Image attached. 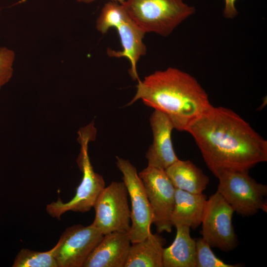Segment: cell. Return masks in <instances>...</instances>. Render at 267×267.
<instances>
[{
  "label": "cell",
  "mask_w": 267,
  "mask_h": 267,
  "mask_svg": "<svg viewBox=\"0 0 267 267\" xmlns=\"http://www.w3.org/2000/svg\"><path fill=\"white\" fill-rule=\"evenodd\" d=\"M128 192L124 181H112L97 197L93 208L92 224L103 235L115 231L128 232L131 227V210Z\"/></svg>",
  "instance_id": "obj_7"
},
{
  "label": "cell",
  "mask_w": 267,
  "mask_h": 267,
  "mask_svg": "<svg viewBox=\"0 0 267 267\" xmlns=\"http://www.w3.org/2000/svg\"><path fill=\"white\" fill-rule=\"evenodd\" d=\"M186 132L217 178L225 171L249 172L267 161V141L230 109L213 106Z\"/></svg>",
  "instance_id": "obj_1"
},
{
  "label": "cell",
  "mask_w": 267,
  "mask_h": 267,
  "mask_svg": "<svg viewBox=\"0 0 267 267\" xmlns=\"http://www.w3.org/2000/svg\"><path fill=\"white\" fill-rule=\"evenodd\" d=\"M58 243L50 250L45 252L36 251L22 249L17 254L13 267H58L56 253Z\"/></svg>",
  "instance_id": "obj_18"
},
{
  "label": "cell",
  "mask_w": 267,
  "mask_h": 267,
  "mask_svg": "<svg viewBox=\"0 0 267 267\" xmlns=\"http://www.w3.org/2000/svg\"><path fill=\"white\" fill-rule=\"evenodd\" d=\"M103 235L92 223L66 228L58 241L55 259L58 267H83Z\"/></svg>",
  "instance_id": "obj_11"
},
{
  "label": "cell",
  "mask_w": 267,
  "mask_h": 267,
  "mask_svg": "<svg viewBox=\"0 0 267 267\" xmlns=\"http://www.w3.org/2000/svg\"><path fill=\"white\" fill-rule=\"evenodd\" d=\"M131 244L128 232L104 234L83 267H124Z\"/></svg>",
  "instance_id": "obj_13"
},
{
  "label": "cell",
  "mask_w": 267,
  "mask_h": 267,
  "mask_svg": "<svg viewBox=\"0 0 267 267\" xmlns=\"http://www.w3.org/2000/svg\"><path fill=\"white\" fill-rule=\"evenodd\" d=\"M77 2L84 3H90L95 0H76ZM111 1H114L117 2L120 4H123L125 0H110Z\"/></svg>",
  "instance_id": "obj_22"
},
{
  "label": "cell",
  "mask_w": 267,
  "mask_h": 267,
  "mask_svg": "<svg viewBox=\"0 0 267 267\" xmlns=\"http://www.w3.org/2000/svg\"><path fill=\"white\" fill-rule=\"evenodd\" d=\"M150 123L153 142L145 155L148 166L166 170L179 159L172 142L174 127L166 115L156 110L151 115Z\"/></svg>",
  "instance_id": "obj_12"
},
{
  "label": "cell",
  "mask_w": 267,
  "mask_h": 267,
  "mask_svg": "<svg viewBox=\"0 0 267 267\" xmlns=\"http://www.w3.org/2000/svg\"><path fill=\"white\" fill-rule=\"evenodd\" d=\"M165 172L176 188L201 194L206 189L209 178L190 160L178 159Z\"/></svg>",
  "instance_id": "obj_16"
},
{
  "label": "cell",
  "mask_w": 267,
  "mask_h": 267,
  "mask_svg": "<svg viewBox=\"0 0 267 267\" xmlns=\"http://www.w3.org/2000/svg\"><path fill=\"white\" fill-rule=\"evenodd\" d=\"M152 209L153 223L158 233L172 231L171 215L176 188L165 170L148 166L138 173Z\"/></svg>",
  "instance_id": "obj_10"
},
{
  "label": "cell",
  "mask_w": 267,
  "mask_h": 267,
  "mask_svg": "<svg viewBox=\"0 0 267 267\" xmlns=\"http://www.w3.org/2000/svg\"><path fill=\"white\" fill-rule=\"evenodd\" d=\"M234 211L217 191L207 199L202 216L201 234L211 247L229 251L237 245L232 219Z\"/></svg>",
  "instance_id": "obj_9"
},
{
  "label": "cell",
  "mask_w": 267,
  "mask_h": 267,
  "mask_svg": "<svg viewBox=\"0 0 267 267\" xmlns=\"http://www.w3.org/2000/svg\"><path fill=\"white\" fill-rule=\"evenodd\" d=\"M165 239L152 233L144 240L131 244L124 267H163Z\"/></svg>",
  "instance_id": "obj_17"
},
{
  "label": "cell",
  "mask_w": 267,
  "mask_h": 267,
  "mask_svg": "<svg viewBox=\"0 0 267 267\" xmlns=\"http://www.w3.org/2000/svg\"><path fill=\"white\" fill-rule=\"evenodd\" d=\"M139 99L166 115L179 131L186 132L213 106L205 90L194 77L171 67L156 71L138 81L135 94L129 104Z\"/></svg>",
  "instance_id": "obj_2"
},
{
  "label": "cell",
  "mask_w": 267,
  "mask_h": 267,
  "mask_svg": "<svg viewBox=\"0 0 267 267\" xmlns=\"http://www.w3.org/2000/svg\"><path fill=\"white\" fill-rule=\"evenodd\" d=\"M176 227L175 240L163 249V267H196V241L190 236V228L184 225Z\"/></svg>",
  "instance_id": "obj_15"
},
{
  "label": "cell",
  "mask_w": 267,
  "mask_h": 267,
  "mask_svg": "<svg viewBox=\"0 0 267 267\" xmlns=\"http://www.w3.org/2000/svg\"><path fill=\"white\" fill-rule=\"evenodd\" d=\"M14 52L7 47H0V89L11 79L13 74Z\"/></svg>",
  "instance_id": "obj_20"
},
{
  "label": "cell",
  "mask_w": 267,
  "mask_h": 267,
  "mask_svg": "<svg viewBox=\"0 0 267 267\" xmlns=\"http://www.w3.org/2000/svg\"><path fill=\"white\" fill-rule=\"evenodd\" d=\"M207 196L175 189V203L171 215L173 226L180 225L196 229L201 223Z\"/></svg>",
  "instance_id": "obj_14"
},
{
  "label": "cell",
  "mask_w": 267,
  "mask_h": 267,
  "mask_svg": "<svg viewBox=\"0 0 267 267\" xmlns=\"http://www.w3.org/2000/svg\"><path fill=\"white\" fill-rule=\"evenodd\" d=\"M236 0H224L223 14L227 19H233L238 14L235 3Z\"/></svg>",
  "instance_id": "obj_21"
},
{
  "label": "cell",
  "mask_w": 267,
  "mask_h": 267,
  "mask_svg": "<svg viewBox=\"0 0 267 267\" xmlns=\"http://www.w3.org/2000/svg\"><path fill=\"white\" fill-rule=\"evenodd\" d=\"M112 27L118 32L122 50L108 48L107 54L111 57L127 58L130 64L129 73L131 77L134 80L140 81L136 66L139 59L146 53L143 41L145 33L131 18L123 4L110 0L102 8L96 20V28L104 34Z\"/></svg>",
  "instance_id": "obj_3"
},
{
  "label": "cell",
  "mask_w": 267,
  "mask_h": 267,
  "mask_svg": "<svg viewBox=\"0 0 267 267\" xmlns=\"http://www.w3.org/2000/svg\"><path fill=\"white\" fill-rule=\"evenodd\" d=\"M95 132L92 123L78 132L81 150L77 163L83 173L82 179L71 200L64 203L58 198L46 206V211L52 217L60 219L61 215L70 211L82 213L89 211L105 187L102 176L94 171L88 155V144L93 140Z\"/></svg>",
  "instance_id": "obj_5"
},
{
  "label": "cell",
  "mask_w": 267,
  "mask_h": 267,
  "mask_svg": "<svg viewBox=\"0 0 267 267\" xmlns=\"http://www.w3.org/2000/svg\"><path fill=\"white\" fill-rule=\"evenodd\" d=\"M116 159L117 167L123 174V181L131 200V224L129 234L131 243L141 241L151 233L152 209L143 182L135 167L128 160L119 157Z\"/></svg>",
  "instance_id": "obj_8"
},
{
  "label": "cell",
  "mask_w": 267,
  "mask_h": 267,
  "mask_svg": "<svg viewBox=\"0 0 267 267\" xmlns=\"http://www.w3.org/2000/svg\"><path fill=\"white\" fill-rule=\"evenodd\" d=\"M196 241V267H238V265H230L218 258L212 252L209 244L202 238Z\"/></svg>",
  "instance_id": "obj_19"
},
{
  "label": "cell",
  "mask_w": 267,
  "mask_h": 267,
  "mask_svg": "<svg viewBox=\"0 0 267 267\" xmlns=\"http://www.w3.org/2000/svg\"><path fill=\"white\" fill-rule=\"evenodd\" d=\"M249 172L225 171L217 178V192L230 205L233 211L243 216H252L260 210L267 211L265 198L267 186L258 182Z\"/></svg>",
  "instance_id": "obj_6"
},
{
  "label": "cell",
  "mask_w": 267,
  "mask_h": 267,
  "mask_svg": "<svg viewBox=\"0 0 267 267\" xmlns=\"http://www.w3.org/2000/svg\"><path fill=\"white\" fill-rule=\"evenodd\" d=\"M122 4L145 34L163 37L170 35L195 12V7L183 0H125Z\"/></svg>",
  "instance_id": "obj_4"
}]
</instances>
